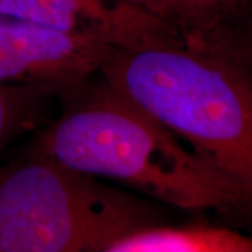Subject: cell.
<instances>
[{
  "label": "cell",
  "mask_w": 252,
  "mask_h": 252,
  "mask_svg": "<svg viewBox=\"0 0 252 252\" xmlns=\"http://www.w3.org/2000/svg\"><path fill=\"white\" fill-rule=\"evenodd\" d=\"M97 76L231 181L252 209V76L219 34L111 48Z\"/></svg>",
  "instance_id": "obj_1"
},
{
  "label": "cell",
  "mask_w": 252,
  "mask_h": 252,
  "mask_svg": "<svg viewBox=\"0 0 252 252\" xmlns=\"http://www.w3.org/2000/svg\"><path fill=\"white\" fill-rule=\"evenodd\" d=\"M61 98V115L36 136L28 153L181 210L252 216L231 181L104 80L84 81Z\"/></svg>",
  "instance_id": "obj_2"
},
{
  "label": "cell",
  "mask_w": 252,
  "mask_h": 252,
  "mask_svg": "<svg viewBox=\"0 0 252 252\" xmlns=\"http://www.w3.org/2000/svg\"><path fill=\"white\" fill-rule=\"evenodd\" d=\"M153 207L41 154L0 167V252H107Z\"/></svg>",
  "instance_id": "obj_3"
},
{
  "label": "cell",
  "mask_w": 252,
  "mask_h": 252,
  "mask_svg": "<svg viewBox=\"0 0 252 252\" xmlns=\"http://www.w3.org/2000/svg\"><path fill=\"white\" fill-rule=\"evenodd\" d=\"M109 49L0 11V83L49 86L64 94L97 76Z\"/></svg>",
  "instance_id": "obj_4"
},
{
  "label": "cell",
  "mask_w": 252,
  "mask_h": 252,
  "mask_svg": "<svg viewBox=\"0 0 252 252\" xmlns=\"http://www.w3.org/2000/svg\"><path fill=\"white\" fill-rule=\"evenodd\" d=\"M0 11L109 48L182 32L126 0H0Z\"/></svg>",
  "instance_id": "obj_5"
},
{
  "label": "cell",
  "mask_w": 252,
  "mask_h": 252,
  "mask_svg": "<svg viewBox=\"0 0 252 252\" xmlns=\"http://www.w3.org/2000/svg\"><path fill=\"white\" fill-rule=\"evenodd\" d=\"M107 252H252V234L221 225L152 223L115 240Z\"/></svg>",
  "instance_id": "obj_6"
},
{
  "label": "cell",
  "mask_w": 252,
  "mask_h": 252,
  "mask_svg": "<svg viewBox=\"0 0 252 252\" xmlns=\"http://www.w3.org/2000/svg\"><path fill=\"white\" fill-rule=\"evenodd\" d=\"M61 95L49 86L0 83V152L41 125L49 102Z\"/></svg>",
  "instance_id": "obj_7"
},
{
  "label": "cell",
  "mask_w": 252,
  "mask_h": 252,
  "mask_svg": "<svg viewBox=\"0 0 252 252\" xmlns=\"http://www.w3.org/2000/svg\"><path fill=\"white\" fill-rule=\"evenodd\" d=\"M188 32L210 34L228 26L252 4V0H187Z\"/></svg>",
  "instance_id": "obj_8"
},
{
  "label": "cell",
  "mask_w": 252,
  "mask_h": 252,
  "mask_svg": "<svg viewBox=\"0 0 252 252\" xmlns=\"http://www.w3.org/2000/svg\"><path fill=\"white\" fill-rule=\"evenodd\" d=\"M216 32L252 76V4L233 23Z\"/></svg>",
  "instance_id": "obj_9"
},
{
  "label": "cell",
  "mask_w": 252,
  "mask_h": 252,
  "mask_svg": "<svg viewBox=\"0 0 252 252\" xmlns=\"http://www.w3.org/2000/svg\"><path fill=\"white\" fill-rule=\"evenodd\" d=\"M182 32L189 31L187 0H126Z\"/></svg>",
  "instance_id": "obj_10"
}]
</instances>
